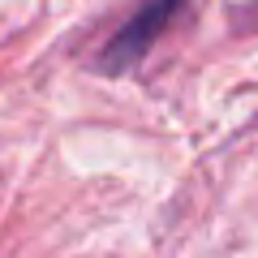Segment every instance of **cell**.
Segmentation results:
<instances>
[{"mask_svg":"<svg viewBox=\"0 0 258 258\" xmlns=\"http://www.w3.org/2000/svg\"><path fill=\"white\" fill-rule=\"evenodd\" d=\"M181 9H185V0H142L138 9L120 22V30L108 39L99 64H103V69H112V74L129 69V64H138L142 56L159 43V35L172 26V18Z\"/></svg>","mask_w":258,"mask_h":258,"instance_id":"obj_1","label":"cell"}]
</instances>
